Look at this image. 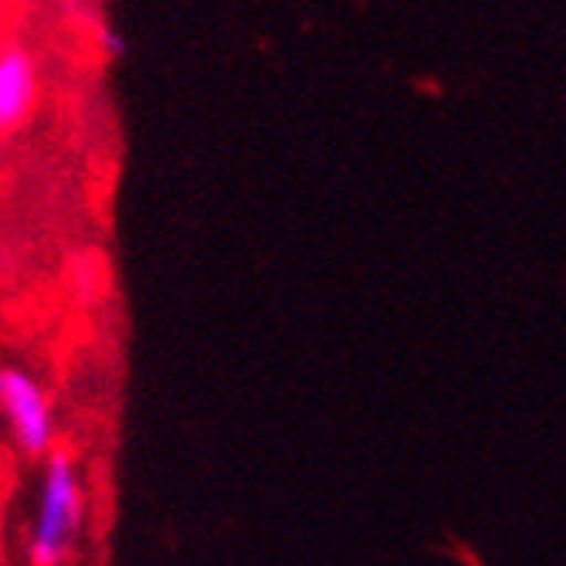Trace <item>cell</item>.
<instances>
[{"label":"cell","instance_id":"obj_2","mask_svg":"<svg viewBox=\"0 0 566 566\" xmlns=\"http://www.w3.org/2000/svg\"><path fill=\"white\" fill-rule=\"evenodd\" d=\"M0 403H4L18 448L31 458L48 454L51 441H55V415H51L48 394L24 370L8 367L0 377Z\"/></svg>","mask_w":566,"mask_h":566},{"label":"cell","instance_id":"obj_1","mask_svg":"<svg viewBox=\"0 0 566 566\" xmlns=\"http://www.w3.org/2000/svg\"><path fill=\"white\" fill-rule=\"evenodd\" d=\"M82 485L75 475V461L65 451H55L48 461L44 492L38 505V523L31 536V563L34 566H62L72 539L82 530Z\"/></svg>","mask_w":566,"mask_h":566},{"label":"cell","instance_id":"obj_3","mask_svg":"<svg viewBox=\"0 0 566 566\" xmlns=\"http://www.w3.org/2000/svg\"><path fill=\"white\" fill-rule=\"evenodd\" d=\"M34 98V72L24 51L8 48L0 55V126L11 129L28 116V106Z\"/></svg>","mask_w":566,"mask_h":566},{"label":"cell","instance_id":"obj_4","mask_svg":"<svg viewBox=\"0 0 566 566\" xmlns=\"http://www.w3.org/2000/svg\"><path fill=\"white\" fill-rule=\"evenodd\" d=\"M102 48H106L109 59H123L126 55V41L116 31H102Z\"/></svg>","mask_w":566,"mask_h":566}]
</instances>
